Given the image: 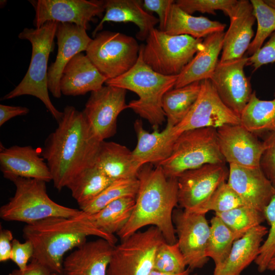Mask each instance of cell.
I'll return each instance as SVG.
<instances>
[{"instance_id": "b9f144b4", "label": "cell", "mask_w": 275, "mask_h": 275, "mask_svg": "<svg viewBox=\"0 0 275 275\" xmlns=\"http://www.w3.org/2000/svg\"><path fill=\"white\" fill-rule=\"evenodd\" d=\"M263 142L260 168L275 188V131L268 133Z\"/></svg>"}, {"instance_id": "ee69618b", "label": "cell", "mask_w": 275, "mask_h": 275, "mask_svg": "<svg viewBox=\"0 0 275 275\" xmlns=\"http://www.w3.org/2000/svg\"><path fill=\"white\" fill-rule=\"evenodd\" d=\"M33 255L34 247L31 242L25 240L22 243L17 239L13 240L10 260L17 266L18 269H24Z\"/></svg>"}, {"instance_id": "7402d4cb", "label": "cell", "mask_w": 275, "mask_h": 275, "mask_svg": "<svg viewBox=\"0 0 275 275\" xmlns=\"http://www.w3.org/2000/svg\"><path fill=\"white\" fill-rule=\"evenodd\" d=\"M230 20L229 28L224 35L220 62L239 59L247 51L254 35L253 27L256 21L251 2L239 0L234 15Z\"/></svg>"}, {"instance_id": "9c48e42d", "label": "cell", "mask_w": 275, "mask_h": 275, "mask_svg": "<svg viewBox=\"0 0 275 275\" xmlns=\"http://www.w3.org/2000/svg\"><path fill=\"white\" fill-rule=\"evenodd\" d=\"M164 241L161 232L153 226L121 240L114 246L107 275H149L156 251Z\"/></svg>"}, {"instance_id": "ffe728a7", "label": "cell", "mask_w": 275, "mask_h": 275, "mask_svg": "<svg viewBox=\"0 0 275 275\" xmlns=\"http://www.w3.org/2000/svg\"><path fill=\"white\" fill-rule=\"evenodd\" d=\"M0 169L9 180L15 177L35 179L49 182L52 176L41 151L31 146H2L0 151Z\"/></svg>"}, {"instance_id": "681fc988", "label": "cell", "mask_w": 275, "mask_h": 275, "mask_svg": "<svg viewBox=\"0 0 275 275\" xmlns=\"http://www.w3.org/2000/svg\"><path fill=\"white\" fill-rule=\"evenodd\" d=\"M190 269L188 267L183 272L179 273H165L162 272H160L155 270H153L149 275H196L194 274H191L190 272Z\"/></svg>"}, {"instance_id": "ac0fdd59", "label": "cell", "mask_w": 275, "mask_h": 275, "mask_svg": "<svg viewBox=\"0 0 275 275\" xmlns=\"http://www.w3.org/2000/svg\"><path fill=\"white\" fill-rule=\"evenodd\" d=\"M58 52L55 61L48 69V87L52 95L61 97L60 80L62 72L70 61L76 54L86 51L92 41L87 30L77 25L59 22L56 31Z\"/></svg>"}, {"instance_id": "5bb4252c", "label": "cell", "mask_w": 275, "mask_h": 275, "mask_svg": "<svg viewBox=\"0 0 275 275\" xmlns=\"http://www.w3.org/2000/svg\"><path fill=\"white\" fill-rule=\"evenodd\" d=\"M228 175L225 163L206 164L182 173L177 178L178 205L185 211L196 212L227 181Z\"/></svg>"}, {"instance_id": "db71d44e", "label": "cell", "mask_w": 275, "mask_h": 275, "mask_svg": "<svg viewBox=\"0 0 275 275\" xmlns=\"http://www.w3.org/2000/svg\"><path fill=\"white\" fill-rule=\"evenodd\" d=\"M213 275V274H212Z\"/></svg>"}, {"instance_id": "484cf974", "label": "cell", "mask_w": 275, "mask_h": 275, "mask_svg": "<svg viewBox=\"0 0 275 275\" xmlns=\"http://www.w3.org/2000/svg\"><path fill=\"white\" fill-rule=\"evenodd\" d=\"M225 33L216 32L204 38L202 48L178 75L174 88L210 79L219 61L218 58L222 51Z\"/></svg>"}, {"instance_id": "7bdbcfd3", "label": "cell", "mask_w": 275, "mask_h": 275, "mask_svg": "<svg viewBox=\"0 0 275 275\" xmlns=\"http://www.w3.org/2000/svg\"><path fill=\"white\" fill-rule=\"evenodd\" d=\"M275 63V31L268 40L252 56L248 57V65H251L253 71L264 65Z\"/></svg>"}, {"instance_id": "8d00e7d4", "label": "cell", "mask_w": 275, "mask_h": 275, "mask_svg": "<svg viewBox=\"0 0 275 275\" xmlns=\"http://www.w3.org/2000/svg\"><path fill=\"white\" fill-rule=\"evenodd\" d=\"M250 2L257 22V29L247 50L250 56L260 49L266 39L275 31V9L267 5L263 0Z\"/></svg>"}, {"instance_id": "4316f807", "label": "cell", "mask_w": 275, "mask_h": 275, "mask_svg": "<svg viewBox=\"0 0 275 275\" xmlns=\"http://www.w3.org/2000/svg\"><path fill=\"white\" fill-rule=\"evenodd\" d=\"M268 232L266 227L260 225L236 240L226 259L215 266L213 275H241L258 257L263 237Z\"/></svg>"}, {"instance_id": "4dcf8cb0", "label": "cell", "mask_w": 275, "mask_h": 275, "mask_svg": "<svg viewBox=\"0 0 275 275\" xmlns=\"http://www.w3.org/2000/svg\"><path fill=\"white\" fill-rule=\"evenodd\" d=\"M201 81L173 88L162 99V108L167 123L172 126L179 124L187 115L199 95Z\"/></svg>"}, {"instance_id": "2e32d148", "label": "cell", "mask_w": 275, "mask_h": 275, "mask_svg": "<svg viewBox=\"0 0 275 275\" xmlns=\"http://www.w3.org/2000/svg\"><path fill=\"white\" fill-rule=\"evenodd\" d=\"M248 57L218 62L210 80L222 102L240 116L253 93L250 79L244 73Z\"/></svg>"}, {"instance_id": "60d3db41", "label": "cell", "mask_w": 275, "mask_h": 275, "mask_svg": "<svg viewBox=\"0 0 275 275\" xmlns=\"http://www.w3.org/2000/svg\"><path fill=\"white\" fill-rule=\"evenodd\" d=\"M237 0H177L175 3L182 10L192 15L196 12L216 15L221 10L230 19L234 15Z\"/></svg>"}, {"instance_id": "603a6c76", "label": "cell", "mask_w": 275, "mask_h": 275, "mask_svg": "<svg viewBox=\"0 0 275 275\" xmlns=\"http://www.w3.org/2000/svg\"><path fill=\"white\" fill-rule=\"evenodd\" d=\"M173 127L167 124L161 131L155 128L149 132L144 129L141 120L135 121L133 127L137 144L132 152L141 167L146 164L158 166L170 157L177 139L173 134Z\"/></svg>"}, {"instance_id": "8fae6325", "label": "cell", "mask_w": 275, "mask_h": 275, "mask_svg": "<svg viewBox=\"0 0 275 275\" xmlns=\"http://www.w3.org/2000/svg\"><path fill=\"white\" fill-rule=\"evenodd\" d=\"M227 124H240V116L221 100L210 79L201 81L198 99L186 117L173 127L174 136L195 129L217 128Z\"/></svg>"}, {"instance_id": "f5cc1de1", "label": "cell", "mask_w": 275, "mask_h": 275, "mask_svg": "<svg viewBox=\"0 0 275 275\" xmlns=\"http://www.w3.org/2000/svg\"><path fill=\"white\" fill-rule=\"evenodd\" d=\"M52 275H60V274H58V273H53Z\"/></svg>"}, {"instance_id": "f546056e", "label": "cell", "mask_w": 275, "mask_h": 275, "mask_svg": "<svg viewBox=\"0 0 275 275\" xmlns=\"http://www.w3.org/2000/svg\"><path fill=\"white\" fill-rule=\"evenodd\" d=\"M240 124L255 134L275 131V87L274 98L259 99L253 91L240 116Z\"/></svg>"}, {"instance_id": "9a60e30c", "label": "cell", "mask_w": 275, "mask_h": 275, "mask_svg": "<svg viewBox=\"0 0 275 275\" xmlns=\"http://www.w3.org/2000/svg\"><path fill=\"white\" fill-rule=\"evenodd\" d=\"M35 11L33 20L35 28L53 21L77 25L85 29L96 16L104 12V1L31 0Z\"/></svg>"}, {"instance_id": "d6a6232c", "label": "cell", "mask_w": 275, "mask_h": 275, "mask_svg": "<svg viewBox=\"0 0 275 275\" xmlns=\"http://www.w3.org/2000/svg\"><path fill=\"white\" fill-rule=\"evenodd\" d=\"M113 181L95 164L78 174L66 187L80 207L96 197Z\"/></svg>"}, {"instance_id": "7dc6e473", "label": "cell", "mask_w": 275, "mask_h": 275, "mask_svg": "<svg viewBox=\"0 0 275 275\" xmlns=\"http://www.w3.org/2000/svg\"><path fill=\"white\" fill-rule=\"evenodd\" d=\"M52 273L46 266L32 259L31 262L24 269H14L8 275H52Z\"/></svg>"}, {"instance_id": "1f68e13d", "label": "cell", "mask_w": 275, "mask_h": 275, "mask_svg": "<svg viewBox=\"0 0 275 275\" xmlns=\"http://www.w3.org/2000/svg\"><path fill=\"white\" fill-rule=\"evenodd\" d=\"M135 203V198L124 197L115 200L98 212L88 214L100 230L111 235L117 234L127 223Z\"/></svg>"}, {"instance_id": "bcb514c9", "label": "cell", "mask_w": 275, "mask_h": 275, "mask_svg": "<svg viewBox=\"0 0 275 275\" xmlns=\"http://www.w3.org/2000/svg\"><path fill=\"white\" fill-rule=\"evenodd\" d=\"M14 239L12 232L8 229L0 228V262L10 259L12 241Z\"/></svg>"}, {"instance_id": "ab89813d", "label": "cell", "mask_w": 275, "mask_h": 275, "mask_svg": "<svg viewBox=\"0 0 275 275\" xmlns=\"http://www.w3.org/2000/svg\"><path fill=\"white\" fill-rule=\"evenodd\" d=\"M265 219L270 229L265 241L261 244L258 257L255 260L258 270L262 273L267 269L271 260L275 257V194L264 209Z\"/></svg>"}, {"instance_id": "7c38bea8", "label": "cell", "mask_w": 275, "mask_h": 275, "mask_svg": "<svg viewBox=\"0 0 275 275\" xmlns=\"http://www.w3.org/2000/svg\"><path fill=\"white\" fill-rule=\"evenodd\" d=\"M126 90L111 86L102 87L91 92L82 114L91 128L101 141L117 132L119 114L128 108Z\"/></svg>"}, {"instance_id": "5b68a950", "label": "cell", "mask_w": 275, "mask_h": 275, "mask_svg": "<svg viewBox=\"0 0 275 275\" xmlns=\"http://www.w3.org/2000/svg\"><path fill=\"white\" fill-rule=\"evenodd\" d=\"M58 23L48 21L39 28H24L19 34L20 39L28 40L32 45L31 62L22 80L2 98L8 100L25 95L36 97L57 122L62 118L63 112L56 108L49 97L47 65Z\"/></svg>"}, {"instance_id": "4fadbf2b", "label": "cell", "mask_w": 275, "mask_h": 275, "mask_svg": "<svg viewBox=\"0 0 275 275\" xmlns=\"http://www.w3.org/2000/svg\"><path fill=\"white\" fill-rule=\"evenodd\" d=\"M173 221L177 242L190 270L200 269L208 262L206 249L210 227L205 214L175 209Z\"/></svg>"}, {"instance_id": "f35d334b", "label": "cell", "mask_w": 275, "mask_h": 275, "mask_svg": "<svg viewBox=\"0 0 275 275\" xmlns=\"http://www.w3.org/2000/svg\"><path fill=\"white\" fill-rule=\"evenodd\" d=\"M187 264L177 242L171 244L164 241L158 248L153 269L170 273H179L187 268Z\"/></svg>"}, {"instance_id": "f907efd6", "label": "cell", "mask_w": 275, "mask_h": 275, "mask_svg": "<svg viewBox=\"0 0 275 275\" xmlns=\"http://www.w3.org/2000/svg\"><path fill=\"white\" fill-rule=\"evenodd\" d=\"M267 269L270 271L275 270V257L271 260L268 264Z\"/></svg>"}, {"instance_id": "f1b7e54d", "label": "cell", "mask_w": 275, "mask_h": 275, "mask_svg": "<svg viewBox=\"0 0 275 275\" xmlns=\"http://www.w3.org/2000/svg\"><path fill=\"white\" fill-rule=\"evenodd\" d=\"M226 24L204 16H194L182 10L175 2L172 5L163 32L172 35H188L203 39L216 32H224Z\"/></svg>"}, {"instance_id": "277c9868", "label": "cell", "mask_w": 275, "mask_h": 275, "mask_svg": "<svg viewBox=\"0 0 275 275\" xmlns=\"http://www.w3.org/2000/svg\"><path fill=\"white\" fill-rule=\"evenodd\" d=\"M178 75H164L150 67L144 61L142 46L135 64L127 72L105 82L111 86L131 91L139 98L128 104L141 118L146 119L153 129H158L166 120L162 108V99L164 94L174 88Z\"/></svg>"}, {"instance_id": "3957f363", "label": "cell", "mask_w": 275, "mask_h": 275, "mask_svg": "<svg viewBox=\"0 0 275 275\" xmlns=\"http://www.w3.org/2000/svg\"><path fill=\"white\" fill-rule=\"evenodd\" d=\"M23 238L32 243V259L61 275L66 253L87 242L90 236L104 238L115 245L117 238L98 229L82 211L71 217H52L32 224L22 229Z\"/></svg>"}, {"instance_id": "836d02e7", "label": "cell", "mask_w": 275, "mask_h": 275, "mask_svg": "<svg viewBox=\"0 0 275 275\" xmlns=\"http://www.w3.org/2000/svg\"><path fill=\"white\" fill-rule=\"evenodd\" d=\"M210 224L206 255L213 260L216 266L226 259L234 242L241 237L216 215L211 219Z\"/></svg>"}, {"instance_id": "f6af8a7d", "label": "cell", "mask_w": 275, "mask_h": 275, "mask_svg": "<svg viewBox=\"0 0 275 275\" xmlns=\"http://www.w3.org/2000/svg\"><path fill=\"white\" fill-rule=\"evenodd\" d=\"M175 2L173 0H144L142 2V6L146 11L154 12L157 14L159 28L163 31L170 9Z\"/></svg>"}, {"instance_id": "52a82bcc", "label": "cell", "mask_w": 275, "mask_h": 275, "mask_svg": "<svg viewBox=\"0 0 275 275\" xmlns=\"http://www.w3.org/2000/svg\"><path fill=\"white\" fill-rule=\"evenodd\" d=\"M219 148L217 128L206 127L185 131L176 139L172 153L160 166L169 178L206 164H225Z\"/></svg>"}, {"instance_id": "83f0119b", "label": "cell", "mask_w": 275, "mask_h": 275, "mask_svg": "<svg viewBox=\"0 0 275 275\" xmlns=\"http://www.w3.org/2000/svg\"><path fill=\"white\" fill-rule=\"evenodd\" d=\"M95 165L113 181L136 178L142 167L126 146L105 141L100 143Z\"/></svg>"}, {"instance_id": "74e56055", "label": "cell", "mask_w": 275, "mask_h": 275, "mask_svg": "<svg viewBox=\"0 0 275 275\" xmlns=\"http://www.w3.org/2000/svg\"><path fill=\"white\" fill-rule=\"evenodd\" d=\"M241 206L245 205L239 195L226 181L217 187L195 213L205 214L210 211L222 213Z\"/></svg>"}, {"instance_id": "d4e9b609", "label": "cell", "mask_w": 275, "mask_h": 275, "mask_svg": "<svg viewBox=\"0 0 275 275\" xmlns=\"http://www.w3.org/2000/svg\"><path fill=\"white\" fill-rule=\"evenodd\" d=\"M142 2L140 0L104 1V14L94 29L93 36L94 37L102 29L106 22H131L139 29L136 34L138 39L146 40L159 23V19L144 9Z\"/></svg>"}, {"instance_id": "44dd1931", "label": "cell", "mask_w": 275, "mask_h": 275, "mask_svg": "<svg viewBox=\"0 0 275 275\" xmlns=\"http://www.w3.org/2000/svg\"><path fill=\"white\" fill-rule=\"evenodd\" d=\"M115 245L102 238L87 241L64 259L61 275H107Z\"/></svg>"}, {"instance_id": "d6986e66", "label": "cell", "mask_w": 275, "mask_h": 275, "mask_svg": "<svg viewBox=\"0 0 275 275\" xmlns=\"http://www.w3.org/2000/svg\"><path fill=\"white\" fill-rule=\"evenodd\" d=\"M227 182L245 206L263 212L275 194V188L260 167L229 164Z\"/></svg>"}, {"instance_id": "8992f818", "label": "cell", "mask_w": 275, "mask_h": 275, "mask_svg": "<svg viewBox=\"0 0 275 275\" xmlns=\"http://www.w3.org/2000/svg\"><path fill=\"white\" fill-rule=\"evenodd\" d=\"M14 196L0 208V217L7 221L32 224L52 217H71L82 211L60 205L48 196L46 182L35 179L15 177Z\"/></svg>"}, {"instance_id": "cb8c5ba5", "label": "cell", "mask_w": 275, "mask_h": 275, "mask_svg": "<svg viewBox=\"0 0 275 275\" xmlns=\"http://www.w3.org/2000/svg\"><path fill=\"white\" fill-rule=\"evenodd\" d=\"M107 79L86 55L79 53L65 66L60 80L62 94L76 96L100 89Z\"/></svg>"}, {"instance_id": "d590c367", "label": "cell", "mask_w": 275, "mask_h": 275, "mask_svg": "<svg viewBox=\"0 0 275 275\" xmlns=\"http://www.w3.org/2000/svg\"><path fill=\"white\" fill-rule=\"evenodd\" d=\"M232 231L241 237L251 229L261 225L265 220L263 211L248 206H241L229 211L215 213Z\"/></svg>"}, {"instance_id": "e0dca14e", "label": "cell", "mask_w": 275, "mask_h": 275, "mask_svg": "<svg viewBox=\"0 0 275 275\" xmlns=\"http://www.w3.org/2000/svg\"><path fill=\"white\" fill-rule=\"evenodd\" d=\"M220 151L226 162L244 167H260L264 149L263 141L241 124H227L217 128Z\"/></svg>"}, {"instance_id": "7a4b0ae2", "label": "cell", "mask_w": 275, "mask_h": 275, "mask_svg": "<svg viewBox=\"0 0 275 275\" xmlns=\"http://www.w3.org/2000/svg\"><path fill=\"white\" fill-rule=\"evenodd\" d=\"M137 178L139 187L133 210L117 236L122 240L151 226L161 232L167 242L176 243L173 214L178 205L177 178L168 177L160 166L151 164L142 166Z\"/></svg>"}, {"instance_id": "816d5d0a", "label": "cell", "mask_w": 275, "mask_h": 275, "mask_svg": "<svg viewBox=\"0 0 275 275\" xmlns=\"http://www.w3.org/2000/svg\"><path fill=\"white\" fill-rule=\"evenodd\" d=\"M269 6L275 9V0H263Z\"/></svg>"}, {"instance_id": "c3c4849f", "label": "cell", "mask_w": 275, "mask_h": 275, "mask_svg": "<svg viewBox=\"0 0 275 275\" xmlns=\"http://www.w3.org/2000/svg\"><path fill=\"white\" fill-rule=\"evenodd\" d=\"M26 107L10 106L1 104L0 105V126L10 119L17 116L25 115L29 113Z\"/></svg>"}, {"instance_id": "e575fe53", "label": "cell", "mask_w": 275, "mask_h": 275, "mask_svg": "<svg viewBox=\"0 0 275 275\" xmlns=\"http://www.w3.org/2000/svg\"><path fill=\"white\" fill-rule=\"evenodd\" d=\"M139 187L137 177L114 180L96 197L79 207L80 210L87 214H92L118 199L135 198Z\"/></svg>"}, {"instance_id": "6da1fadb", "label": "cell", "mask_w": 275, "mask_h": 275, "mask_svg": "<svg viewBox=\"0 0 275 275\" xmlns=\"http://www.w3.org/2000/svg\"><path fill=\"white\" fill-rule=\"evenodd\" d=\"M56 130L47 138L41 155L59 191L85 169L95 164L101 142L82 112L67 105Z\"/></svg>"}, {"instance_id": "30bf717a", "label": "cell", "mask_w": 275, "mask_h": 275, "mask_svg": "<svg viewBox=\"0 0 275 275\" xmlns=\"http://www.w3.org/2000/svg\"><path fill=\"white\" fill-rule=\"evenodd\" d=\"M140 47L136 39L131 36L105 31L95 35L86 52L108 80L124 74L135 64Z\"/></svg>"}, {"instance_id": "ba28073f", "label": "cell", "mask_w": 275, "mask_h": 275, "mask_svg": "<svg viewBox=\"0 0 275 275\" xmlns=\"http://www.w3.org/2000/svg\"><path fill=\"white\" fill-rule=\"evenodd\" d=\"M203 39L169 35L154 28L142 44L144 62L164 75H178L202 48Z\"/></svg>"}]
</instances>
